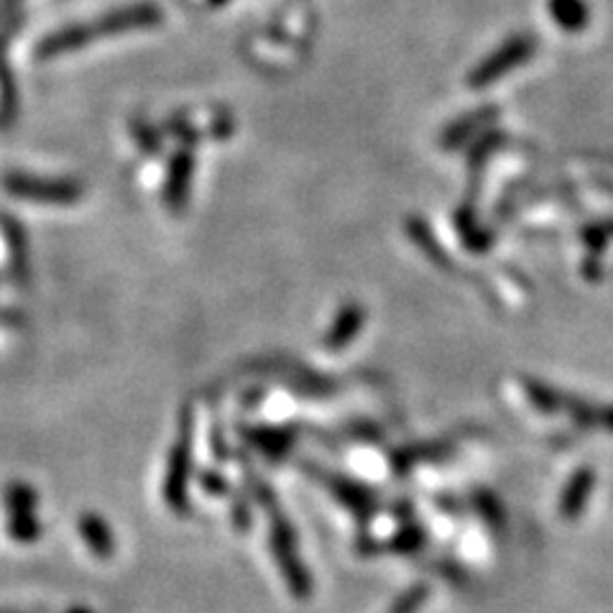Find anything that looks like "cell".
<instances>
[{"instance_id":"obj_1","label":"cell","mask_w":613,"mask_h":613,"mask_svg":"<svg viewBox=\"0 0 613 613\" xmlns=\"http://www.w3.org/2000/svg\"><path fill=\"white\" fill-rule=\"evenodd\" d=\"M256 496L258 502L266 506L271 519V550H273V560H277L281 576H284L287 585L292 588V593L297 599L304 601L312 595V580H310V570L304 568V562L300 558V547H297V537L294 529L289 519L281 512V506L277 502V496L271 494L269 486L256 481Z\"/></svg>"},{"instance_id":"obj_2","label":"cell","mask_w":613,"mask_h":613,"mask_svg":"<svg viewBox=\"0 0 613 613\" xmlns=\"http://www.w3.org/2000/svg\"><path fill=\"white\" fill-rule=\"evenodd\" d=\"M192 445H195V419L190 407L180 417V438H176L166 463L164 502L174 514H187L190 509V478H192Z\"/></svg>"},{"instance_id":"obj_3","label":"cell","mask_w":613,"mask_h":613,"mask_svg":"<svg viewBox=\"0 0 613 613\" xmlns=\"http://www.w3.org/2000/svg\"><path fill=\"white\" fill-rule=\"evenodd\" d=\"M3 190L19 200L46 205H72L85 195L83 184L75 180H52V176H34L21 172L6 174Z\"/></svg>"},{"instance_id":"obj_4","label":"cell","mask_w":613,"mask_h":613,"mask_svg":"<svg viewBox=\"0 0 613 613\" xmlns=\"http://www.w3.org/2000/svg\"><path fill=\"white\" fill-rule=\"evenodd\" d=\"M318 478L325 483L330 494H333L337 502L343 506H348V509L361 516V519H368V516L376 514V494L370 488L363 486V483L353 481V478H345V475H337V473H327L322 471V467H314L312 471Z\"/></svg>"},{"instance_id":"obj_5","label":"cell","mask_w":613,"mask_h":613,"mask_svg":"<svg viewBox=\"0 0 613 613\" xmlns=\"http://www.w3.org/2000/svg\"><path fill=\"white\" fill-rule=\"evenodd\" d=\"M192 176H195V153L190 149H180L169 161L164 180V203L174 215L184 213V207H187Z\"/></svg>"},{"instance_id":"obj_6","label":"cell","mask_w":613,"mask_h":613,"mask_svg":"<svg viewBox=\"0 0 613 613\" xmlns=\"http://www.w3.org/2000/svg\"><path fill=\"white\" fill-rule=\"evenodd\" d=\"M363 322H366V310L358 302H351L345 304L341 312H337V318L333 322V327L327 330L325 335V351H343L348 348V345L356 341L358 333L363 330Z\"/></svg>"},{"instance_id":"obj_7","label":"cell","mask_w":613,"mask_h":613,"mask_svg":"<svg viewBox=\"0 0 613 613\" xmlns=\"http://www.w3.org/2000/svg\"><path fill=\"white\" fill-rule=\"evenodd\" d=\"M593 486H595V473L591 467H580V471L570 478L568 488H564V494L560 498L562 519H578V516L583 514L588 498L593 494Z\"/></svg>"},{"instance_id":"obj_8","label":"cell","mask_w":613,"mask_h":613,"mask_svg":"<svg viewBox=\"0 0 613 613\" xmlns=\"http://www.w3.org/2000/svg\"><path fill=\"white\" fill-rule=\"evenodd\" d=\"M560 411H568V415L576 419L578 424L601 427V430L613 434V407H599V405H591V401H583V399H576V397H568V394H562Z\"/></svg>"},{"instance_id":"obj_9","label":"cell","mask_w":613,"mask_h":613,"mask_svg":"<svg viewBox=\"0 0 613 613\" xmlns=\"http://www.w3.org/2000/svg\"><path fill=\"white\" fill-rule=\"evenodd\" d=\"M79 535H83L87 547L103 560H110L112 552H116V539H112L108 521L100 519L98 514L79 516Z\"/></svg>"},{"instance_id":"obj_10","label":"cell","mask_w":613,"mask_h":613,"mask_svg":"<svg viewBox=\"0 0 613 613\" xmlns=\"http://www.w3.org/2000/svg\"><path fill=\"white\" fill-rule=\"evenodd\" d=\"M294 430H284V427H269V430H251L248 432V440L261 450L264 455L269 458H281L289 453L294 442Z\"/></svg>"},{"instance_id":"obj_11","label":"cell","mask_w":613,"mask_h":613,"mask_svg":"<svg viewBox=\"0 0 613 613\" xmlns=\"http://www.w3.org/2000/svg\"><path fill=\"white\" fill-rule=\"evenodd\" d=\"M488 118H494V112L491 110H481L475 112V116H467L455 123L453 128H448L445 136H442V149H458L463 147V143L471 139V136L478 131L483 123H488Z\"/></svg>"},{"instance_id":"obj_12","label":"cell","mask_w":613,"mask_h":613,"mask_svg":"<svg viewBox=\"0 0 613 613\" xmlns=\"http://www.w3.org/2000/svg\"><path fill=\"white\" fill-rule=\"evenodd\" d=\"M6 506L13 514H34L36 509V491L29 483H11L6 491Z\"/></svg>"},{"instance_id":"obj_13","label":"cell","mask_w":613,"mask_h":613,"mask_svg":"<svg viewBox=\"0 0 613 613\" xmlns=\"http://www.w3.org/2000/svg\"><path fill=\"white\" fill-rule=\"evenodd\" d=\"M8 531L15 542H36L42 537V524L34 514H13L11 521H8Z\"/></svg>"},{"instance_id":"obj_14","label":"cell","mask_w":613,"mask_h":613,"mask_svg":"<svg viewBox=\"0 0 613 613\" xmlns=\"http://www.w3.org/2000/svg\"><path fill=\"white\" fill-rule=\"evenodd\" d=\"M6 236L11 244L13 269L26 273V238H23V230L13 221H6Z\"/></svg>"},{"instance_id":"obj_15","label":"cell","mask_w":613,"mask_h":613,"mask_svg":"<svg viewBox=\"0 0 613 613\" xmlns=\"http://www.w3.org/2000/svg\"><path fill=\"white\" fill-rule=\"evenodd\" d=\"M427 601V585H415L401 595V599L394 603L391 613H417L422 609V603Z\"/></svg>"},{"instance_id":"obj_16","label":"cell","mask_w":613,"mask_h":613,"mask_svg":"<svg viewBox=\"0 0 613 613\" xmlns=\"http://www.w3.org/2000/svg\"><path fill=\"white\" fill-rule=\"evenodd\" d=\"M424 545V535L422 531H419L417 527H411V529H405L401 531V535L394 539L391 542V547L397 552H415V550H419V547Z\"/></svg>"},{"instance_id":"obj_17","label":"cell","mask_w":613,"mask_h":613,"mask_svg":"<svg viewBox=\"0 0 613 613\" xmlns=\"http://www.w3.org/2000/svg\"><path fill=\"white\" fill-rule=\"evenodd\" d=\"M133 136H136V141H139V149H141V151H147V153H159L161 143H159L157 131H153L151 126H143L141 120H139V123H133Z\"/></svg>"},{"instance_id":"obj_18","label":"cell","mask_w":613,"mask_h":613,"mask_svg":"<svg viewBox=\"0 0 613 613\" xmlns=\"http://www.w3.org/2000/svg\"><path fill=\"white\" fill-rule=\"evenodd\" d=\"M69 613H93V611L90 609H72Z\"/></svg>"},{"instance_id":"obj_19","label":"cell","mask_w":613,"mask_h":613,"mask_svg":"<svg viewBox=\"0 0 613 613\" xmlns=\"http://www.w3.org/2000/svg\"><path fill=\"white\" fill-rule=\"evenodd\" d=\"M0 613H23V611H0Z\"/></svg>"}]
</instances>
